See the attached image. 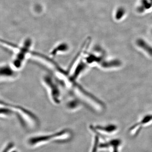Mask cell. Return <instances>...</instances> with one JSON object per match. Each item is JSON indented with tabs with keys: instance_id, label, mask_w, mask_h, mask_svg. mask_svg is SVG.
I'll return each mask as SVG.
<instances>
[{
	"instance_id": "cell-7",
	"label": "cell",
	"mask_w": 152,
	"mask_h": 152,
	"mask_svg": "<svg viewBox=\"0 0 152 152\" xmlns=\"http://www.w3.org/2000/svg\"><path fill=\"white\" fill-rule=\"evenodd\" d=\"M94 128L96 130L103 131V132L107 133L112 132L115 131L117 129V127L113 125H108V126H98Z\"/></svg>"
},
{
	"instance_id": "cell-5",
	"label": "cell",
	"mask_w": 152,
	"mask_h": 152,
	"mask_svg": "<svg viewBox=\"0 0 152 152\" xmlns=\"http://www.w3.org/2000/svg\"><path fill=\"white\" fill-rule=\"evenodd\" d=\"M69 50V46L66 44H61L55 47V48L50 52V55L52 57H55L58 55H61V54L66 53Z\"/></svg>"
},
{
	"instance_id": "cell-9",
	"label": "cell",
	"mask_w": 152,
	"mask_h": 152,
	"mask_svg": "<svg viewBox=\"0 0 152 152\" xmlns=\"http://www.w3.org/2000/svg\"><path fill=\"white\" fill-rule=\"evenodd\" d=\"M99 136L97 135L95 136L94 142V145H93L92 150L91 152H97L98 148L99 146Z\"/></svg>"
},
{
	"instance_id": "cell-10",
	"label": "cell",
	"mask_w": 152,
	"mask_h": 152,
	"mask_svg": "<svg viewBox=\"0 0 152 152\" xmlns=\"http://www.w3.org/2000/svg\"><path fill=\"white\" fill-rule=\"evenodd\" d=\"M12 112L10 110V109L6 108L0 109V114L9 115V114H12Z\"/></svg>"
},
{
	"instance_id": "cell-8",
	"label": "cell",
	"mask_w": 152,
	"mask_h": 152,
	"mask_svg": "<svg viewBox=\"0 0 152 152\" xmlns=\"http://www.w3.org/2000/svg\"><path fill=\"white\" fill-rule=\"evenodd\" d=\"M152 121V115H148L144 117L143 118L141 121L140 123H137L132 127L131 130H133L135 128L137 127L138 126H142V125L148 124Z\"/></svg>"
},
{
	"instance_id": "cell-6",
	"label": "cell",
	"mask_w": 152,
	"mask_h": 152,
	"mask_svg": "<svg viewBox=\"0 0 152 152\" xmlns=\"http://www.w3.org/2000/svg\"><path fill=\"white\" fill-rule=\"evenodd\" d=\"M121 142V141L119 140H114L109 142L100 144L99 146V148H104L112 146L113 148V152H118V148Z\"/></svg>"
},
{
	"instance_id": "cell-12",
	"label": "cell",
	"mask_w": 152,
	"mask_h": 152,
	"mask_svg": "<svg viewBox=\"0 0 152 152\" xmlns=\"http://www.w3.org/2000/svg\"><path fill=\"white\" fill-rule=\"evenodd\" d=\"M12 152H18L16 151H12Z\"/></svg>"
},
{
	"instance_id": "cell-3",
	"label": "cell",
	"mask_w": 152,
	"mask_h": 152,
	"mask_svg": "<svg viewBox=\"0 0 152 152\" xmlns=\"http://www.w3.org/2000/svg\"><path fill=\"white\" fill-rule=\"evenodd\" d=\"M31 41L30 39L26 40L24 42L23 46L20 48V50L17 54L15 59L13 61L14 66L17 69H20L23 65L26 56L30 53V49L31 46Z\"/></svg>"
},
{
	"instance_id": "cell-1",
	"label": "cell",
	"mask_w": 152,
	"mask_h": 152,
	"mask_svg": "<svg viewBox=\"0 0 152 152\" xmlns=\"http://www.w3.org/2000/svg\"><path fill=\"white\" fill-rule=\"evenodd\" d=\"M72 133L68 129H64L50 135H45L32 137L28 142L31 146L35 147L44 145L50 142H62L67 141L71 138Z\"/></svg>"
},
{
	"instance_id": "cell-2",
	"label": "cell",
	"mask_w": 152,
	"mask_h": 152,
	"mask_svg": "<svg viewBox=\"0 0 152 152\" xmlns=\"http://www.w3.org/2000/svg\"><path fill=\"white\" fill-rule=\"evenodd\" d=\"M42 82L52 102L56 105L61 104L62 99L61 85L56 77L51 74H46L43 76Z\"/></svg>"
},
{
	"instance_id": "cell-11",
	"label": "cell",
	"mask_w": 152,
	"mask_h": 152,
	"mask_svg": "<svg viewBox=\"0 0 152 152\" xmlns=\"http://www.w3.org/2000/svg\"><path fill=\"white\" fill-rule=\"evenodd\" d=\"M13 146V143H10L9 145H8L6 147L2 152H8L9 151H10L12 148Z\"/></svg>"
},
{
	"instance_id": "cell-4",
	"label": "cell",
	"mask_w": 152,
	"mask_h": 152,
	"mask_svg": "<svg viewBox=\"0 0 152 152\" xmlns=\"http://www.w3.org/2000/svg\"><path fill=\"white\" fill-rule=\"evenodd\" d=\"M82 102L77 98L71 99L67 101L66 104V108L69 111H75L77 110L81 107Z\"/></svg>"
}]
</instances>
